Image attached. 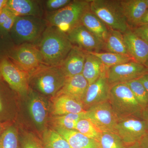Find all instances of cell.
Instances as JSON below:
<instances>
[{"instance_id":"obj_2","label":"cell","mask_w":148,"mask_h":148,"mask_svg":"<svg viewBox=\"0 0 148 148\" xmlns=\"http://www.w3.org/2000/svg\"><path fill=\"white\" fill-rule=\"evenodd\" d=\"M90 11V1L75 0L66 6L49 14L48 24L67 34L82 24L84 14Z\"/></svg>"},{"instance_id":"obj_32","label":"cell","mask_w":148,"mask_h":148,"mask_svg":"<svg viewBox=\"0 0 148 148\" xmlns=\"http://www.w3.org/2000/svg\"><path fill=\"white\" fill-rule=\"evenodd\" d=\"M11 89L0 74V121L7 119L9 116L6 101L8 91Z\"/></svg>"},{"instance_id":"obj_15","label":"cell","mask_w":148,"mask_h":148,"mask_svg":"<svg viewBox=\"0 0 148 148\" xmlns=\"http://www.w3.org/2000/svg\"><path fill=\"white\" fill-rule=\"evenodd\" d=\"M86 55V52L73 46L59 66L66 78L82 74Z\"/></svg>"},{"instance_id":"obj_40","label":"cell","mask_w":148,"mask_h":148,"mask_svg":"<svg viewBox=\"0 0 148 148\" xmlns=\"http://www.w3.org/2000/svg\"><path fill=\"white\" fill-rule=\"evenodd\" d=\"M139 143L141 148H148V133Z\"/></svg>"},{"instance_id":"obj_4","label":"cell","mask_w":148,"mask_h":148,"mask_svg":"<svg viewBox=\"0 0 148 148\" xmlns=\"http://www.w3.org/2000/svg\"><path fill=\"white\" fill-rule=\"evenodd\" d=\"M48 25L46 20L41 17L18 16L10 32L11 37L17 45L35 44L39 42Z\"/></svg>"},{"instance_id":"obj_46","label":"cell","mask_w":148,"mask_h":148,"mask_svg":"<svg viewBox=\"0 0 148 148\" xmlns=\"http://www.w3.org/2000/svg\"><path fill=\"white\" fill-rule=\"evenodd\" d=\"M145 1L148 9V0H145Z\"/></svg>"},{"instance_id":"obj_9","label":"cell","mask_w":148,"mask_h":148,"mask_svg":"<svg viewBox=\"0 0 148 148\" xmlns=\"http://www.w3.org/2000/svg\"><path fill=\"white\" fill-rule=\"evenodd\" d=\"M0 74L14 91L20 95L27 93L30 74L18 68L7 56L0 61Z\"/></svg>"},{"instance_id":"obj_43","label":"cell","mask_w":148,"mask_h":148,"mask_svg":"<svg viewBox=\"0 0 148 148\" xmlns=\"http://www.w3.org/2000/svg\"><path fill=\"white\" fill-rule=\"evenodd\" d=\"M125 148H141L139 143H135L133 145H130L128 146H125Z\"/></svg>"},{"instance_id":"obj_30","label":"cell","mask_w":148,"mask_h":148,"mask_svg":"<svg viewBox=\"0 0 148 148\" xmlns=\"http://www.w3.org/2000/svg\"><path fill=\"white\" fill-rule=\"evenodd\" d=\"M99 148H125L122 140L115 132H103L98 141Z\"/></svg>"},{"instance_id":"obj_10","label":"cell","mask_w":148,"mask_h":148,"mask_svg":"<svg viewBox=\"0 0 148 148\" xmlns=\"http://www.w3.org/2000/svg\"><path fill=\"white\" fill-rule=\"evenodd\" d=\"M147 73H148V69L145 65L131 61L108 68L106 76L109 84L112 86L138 79Z\"/></svg>"},{"instance_id":"obj_27","label":"cell","mask_w":148,"mask_h":148,"mask_svg":"<svg viewBox=\"0 0 148 148\" xmlns=\"http://www.w3.org/2000/svg\"><path fill=\"white\" fill-rule=\"evenodd\" d=\"M98 57L107 68L131 61H134L129 56L122 55L109 52H88Z\"/></svg>"},{"instance_id":"obj_34","label":"cell","mask_w":148,"mask_h":148,"mask_svg":"<svg viewBox=\"0 0 148 148\" xmlns=\"http://www.w3.org/2000/svg\"><path fill=\"white\" fill-rule=\"evenodd\" d=\"M71 0H48L45 6L49 11L54 12L63 8L71 2Z\"/></svg>"},{"instance_id":"obj_17","label":"cell","mask_w":148,"mask_h":148,"mask_svg":"<svg viewBox=\"0 0 148 148\" xmlns=\"http://www.w3.org/2000/svg\"><path fill=\"white\" fill-rule=\"evenodd\" d=\"M85 111L82 102L68 95H56L52 101L51 113L53 116L78 114Z\"/></svg>"},{"instance_id":"obj_23","label":"cell","mask_w":148,"mask_h":148,"mask_svg":"<svg viewBox=\"0 0 148 148\" xmlns=\"http://www.w3.org/2000/svg\"><path fill=\"white\" fill-rule=\"evenodd\" d=\"M104 50L107 52L130 56L124 41L123 34L112 29H109L108 37L104 42Z\"/></svg>"},{"instance_id":"obj_45","label":"cell","mask_w":148,"mask_h":148,"mask_svg":"<svg viewBox=\"0 0 148 148\" xmlns=\"http://www.w3.org/2000/svg\"><path fill=\"white\" fill-rule=\"evenodd\" d=\"M145 65V66L148 69V61L146 62V63L145 64V65Z\"/></svg>"},{"instance_id":"obj_25","label":"cell","mask_w":148,"mask_h":148,"mask_svg":"<svg viewBox=\"0 0 148 148\" xmlns=\"http://www.w3.org/2000/svg\"><path fill=\"white\" fill-rule=\"evenodd\" d=\"M85 112L86 111L78 114H70L54 116L51 119L52 124L56 128L76 130L78 122L84 118Z\"/></svg>"},{"instance_id":"obj_18","label":"cell","mask_w":148,"mask_h":148,"mask_svg":"<svg viewBox=\"0 0 148 148\" xmlns=\"http://www.w3.org/2000/svg\"><path fill=\"white\" fill-rule=\"evenodd\" d=\"M6 8L16 17L42 16V8L39 2L32 0H8Z\"/></svg>"},{"instance_id":"obj_39","label":"cell","mask_w":148,"mask_h":148,"mask_svg":"<svg viewBox=\"0 0 148 148\" xmlns=\"http://www.w3.org/2000/svg\"><path fill=\"white\" fill-rule=\"evenodd\" d=\"M141 117L145 122L148 130V105L143 109L141 114Z\"/></svg>"},{"instance_id":"obj_6","label":"cell","mask_w":148,"mask_h":148,"mask_svg":"<svg viewBox=\"0 0 148 148\" xmlns=\"http://www.w3.org/2000/svg\"><path fill=\"white\" fill-rule=\"evenodd\" d=\"M67 78L60 66H42L30 75V81L40 92L56 95L64 86Z\"/></svg>"},{"instance_id":"obj_24","label":"cell","mask_w":148,"mask_h":148,"mask_svg":"<svg viewBox=\"0 0 148 148\" xmlns=\"http://www.w3.org/2000/svg\"><path fill=\"white\" fill-rule=\"evenodd\" d=\"M29 111L33 120L38 127H42L47 118V108L45 101L41 97H33L29 104Z\"/></svg>"},{"instance_id":"obj_19","label":"cell","mask_w":148,"mask_h":148,"mask_svg":"<svg viewBox=\"0 0 148 148\" xmlns=\"http://www.w3.org/2000/svg\"><path fill=\"white\" fill-rule=\"evenodd\" d=\"M88 85L82 74L67 78L64 86L56 95L64 94L82 102Z\"/></svg>"},{"instance_id":"obj_44","label":"cell","mask_w":148,"mask_h":148,"mask_svg":"<svg viewBox=\"0 0 148 148\" xmlns=\"http://www.w3.org/2000/svg\"><path fill=\"white\" fill-rule=\"evenodd\" d=\"M4 130L3 129L2 126L0 124V136L1 135L3 131H4Z\"/></svg>"},{"instance_id":"obj_12","label":"cell","mask_w":148,"mask_h":148,"mask_svg":"<svg viewBox=\"0 0 148 148\" xmlns=\"http://www.w3.org/2000/svg\"><path fill=\"white\" fill-rule=\"evenodd\" d=\"M66 34L73 46L86 52L104 51V42L82 24L75 27Z\"/></svg>"},{"instance_id":"obj_11","label":"cell","mask_w":148,"mask_h":148,"mask_svg":"<svg viewBox=\"0 0 148 148\" xmlns=\"http://www.w3.org/2000/svg\"><path fill=\"white\" fill-rule=\"evenodd\" d=\"M90 120L102 132H115L119 118L108 101L96 104L86 110L85 118Z\"/></svg>"},{"instance_id":"obj_13","label":"cell","mask_w":148,"mask_h":148,"mask_svg":"<svg viewBox=\"0 0 148 148\" xmlns=\"http://www.w3.org/2000/svg\"><path fill=\"white\" fill-rule=\"evenodd\" d=\"M110 87L106 74L89 84L82 101L85 110L96 104L108 101Z\"/></svg>"},{"instance_id":"obj_21","label":"cell","mask_w":148,"mask_h":148,"mask_svg":"<svg viewBox=\"0 0 148 148\" xmlns=\"http://www.w3.org/2000/svg\"><path fill=\"white\" fill-rule=\"evenodd\" d=\"M108 68L95 55L86 52L82 74L90 84L106 74Z\"/></svg>"},{"instance_id":"obj_1","label":"cell","mask_w":148,"mask_h":148,"mask_svg":"<svg viewBox=\"0 0 148 148\" xmlns=\"http://www.w3.org/2000/svg\"><path fill=\"white\" fill-rule=\"evenodd\" d=\"M38 46L45 65L59 66L73 46L67 35L57 28L48 25Z\"/></svg>"},{"instance_id":"obj_35","label":"cell","mask_w":148,"mask_h":148,"mask_svg":"<svg viewBox=\"0 0 148 148\" xmlns=\"http://www.w3.org/2000/svg\"><path fill=\"white\" fill-rule=\"evenodd\" d=\"M21 145L22 148H45L36 137L30 135L24 138Z\"/></svg>"},{"instance_id":"obj_36","label":"cell","mask_w":148,"mask_h":148,"mask_svg":"<svg viewBox=\"0 0 148 148\" xmlns=\"http://www.w3.org/2000/svg\"><path fill=\"white\" fill-rule=\"evenodd\" d=\"M132 30L148 45V24L140 25Z\"/></svg>"},{"instance_id":"obj_14","label":"cell","mask_w":148,"mask_h":148,"mask_svg":"<svg viewBox=\"0 0 148 148\" xmlns=\"http://www.w3.org/2000/svg\"><path fill=\"white\" fill-rule=\"evenodd\" d=\"M123 34L130 56L134 61L145 65L148 60V44L131 29Z\"/></svg>"},{"instance_id":"obj_29","label":"cell","mask_w":148,"mask_h":148,"mask_svg":"<svg viewBox=\"0 0 148 148\" xmlns=\"http://www.w3.org/2000/svg\"><path fill=\"white\" fill-rule=\"evenodd\" d=\"M128 86L136 100L143 109L148 105V92L138 79L125 83Z\"/></svg>"},{"instance_id":"obj_37","label":"cell","mask_w":148,"mask_h":148,"mask_svg":"<svg viewBox=\"0 0 148 148\" xmlns=\"http://www.w3.org/2000/svg\"><path fill=\"white\" fill-rule=\"evenodd\" d=\"M8 34V33L3 32L2 30L0 29V61L3 58L7 56L9 51L11 49L3 47V44L2 43V41L3 42L5 37Z\"/></svg>"},{"instance_id":"obj_7","label":"cell","mask_w":148,"mask_h":148,"mask_svg":"<svg viewBox=\"0 0 148 148\" xmlns=\"http://www.w3.org/2000/svg\"><path fill=\"white\" fill-rule=\"evenodd\" d=\"M7 57L18 68L31 75L44 66L37 45L24 43L13 46Z\"/></svg>"},{"instance_id":"obj_22","label":"cell","mask_w":148,"mask_h":148,"mask_svg":"<svg viewBox=\"0 0 148 148\" xmlns=\"http://www.w3.org/2000/svg\"><path fill=\"white\" fill-rule=\"evenodd\" d=\"M81 23L88 30L105 42L109 29L95 14L90 11L87 12L83 16Z\"/></svg>"},{"instance_id":"obj_38","label":"cell","mask_w":148,"mask_h":148,"mask_svg":"<svg viewBox=\"0 0 148 148\" xmlns=\"http://www.w3.org/2000/svg\"><path fill=\"white\" fill-rule=\"evenodd\" d=\"M148 92V73L143 75L138 79Z\"/></svg>"},{"instance_id":"obj_20","label":"cell","mask_w":148,"mask_h":148,"mask_svg":"<svg viewBox=\"0 0 148 148\" xmlns=\"http://www.w3.org/2000/svg\"><path fill=\"white\" fill-rule=\"evenodd\" d=\"M56 131L64 137L71 148H99L98 142L75 130L56 128Z\"/></svg>"},{"instance_id":"obj_47","label":"cell","mask_w":148,"mask_h":148,"mask_svg":"<svg viewBox=\"0 0 148 148\" xmlns=\"http://www.w3.org/2000/svg\"><path fill=\"white\" fill-rule=\"evenodd\" d=\"M18 148H19V147H18Z\"/></svg>"},{"instance_id":"obj_33","label":"cell","mask_w":148,"mask_h":148,"mask_svg":"<svg viewBox=\"0 0 148 148\" xmlns=\"http://www.w3.org/2000/svg\"><path fill=\"white\" fill-rule=\"evenodd\" d=\"M16 16L6 7L0 15V29L9 33L13 27Z\"/></svg>"},{"instance_id":"obj_28","label":"cell","mask_w":148,"mask_h":148,"mask_svg":"<svg viewBox=\"0 0 148 148\" xmlns=\"http://www.w3.org/2000/svg\"><path fill=\"white\" fill-rule=\"evenodd\" d=\"M76 130L90 139L98 142L102 131L90 120L82 119L77 123Z\"/></svg>"},{"instance_id":"obj_16","label":"cell","mask_w":148,"mask_h":148,"mask_svg":"<svg viewBox=\"0 0 148 148\" xmlns=\"http://www.w3.org/2000/svg\"><path fill=\"white\" fill-rule=\"evenodd\" d=\"M120 3L129 28L133 29L139 26L148 10L145 0H121Z\"/></svg>"},{"instance_id":"obj_8","label":"cell","mask_w":148,"mask_h":148,"mask_svg":"<svg viewBox=\"0 0 148 148\" xmlns=\"http://www.w3.org/2000/svg\"><path fill=\"white\" fill-rule=\"evenodd\" d=\"M115 132L125 146L139 143L148 133L145 122L140 117L128 116L119 118Z\"/></svg>"},{"instance_id":"obj_42","label":"cell","mask_w":148,"mask_h":148,"mask_svg":"<svg viewBox=\"0 0 148 148\" xmlns=\"http://www.w3.org/2000/svg\"><path fill=\"white\" fill-rule=\"evenodd\" d=\"M8 0H0V15L2 12L3 9L6 6Z\"/></svg>"},{"instance_id":"obj_5","label":"cell","mask_w":148,"mask_h":148,"mask_svg":"<svg viewBox=\"0 0 148 148\" xmlns=\"http://www.w3.org/2000/svg\"><path fill=\"white\" fill-rule=\"evenodd\" d=\"M108 101L118 117H141L143 108L125 83L111 86Z\"/></svg>"},{"instance_id":"obj_3","label":"cell","mask_w":148,"mask_h":148,"mask_svg":"<svg viewBox=\"0 0 148 148\" xmlns=\"http://www.w3.org/2000/svg\"><path fill=\"white\" fill-rule=\"evenodd\" d=\"M90 11L109 29L124 33L130 29L119 0H91Z\"/></svg>"},{"instance_id":"obj_41","label":"cell","mask_w":148,"mask_h":148,"mask_svg":"<svg viewBox=\"0 0 148 148\" xmlns=\"http://www.w3.org/2000/svg\"><path fill=\"white\" fill-rule=\"evenodd\" d=\"M148 24V10L144 15L140 21V25Z\"/></svg>"},{"instance_id":"obj_31","label":"cell","mask_w":148,"mask_h":148,"mask_svg":"<svg viewBox=\"0 0 148 148\" xmlns=\"http://www.w3.org/2000/svg\"><path fill=\"white\" fill-rule=\"evenodd\" d=\"M18 133L13 126H8L0 136V148H18Z\"/></svg>"},{"instance_id":"obj_26","label":"cell","mask_w":148,"mask_h":148,"mask_svg":"<svg viewBox=\"0 0 148 148\" xmlns=\"http://www.w3.org/2000/svg\"><path fill=\"white\" fill-rule=\"evenodd\" d=\"M45 148H71L65 138L57 131L47 129L42 135Z\"/></svg>"}]
</instances>
